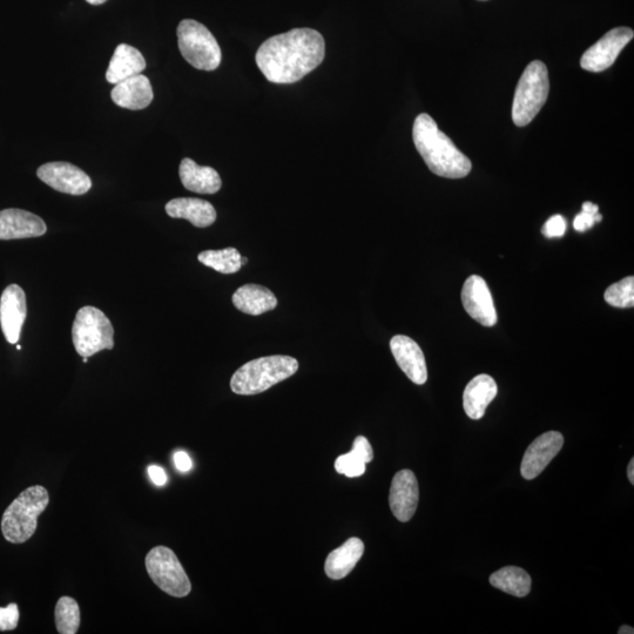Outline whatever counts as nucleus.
<instances>
[{
    "mask_svg": "<svg viewBox=\"0 0 634 634\" xmlns=\"http://www.w3.org/2000/svg\"><path fill=\"white\" fill-rule=\"evenodd\" d=\"M179 175L186 190L198 194H215L220 191V175L212 167L199 166L190 158L181 161Z\"/></svg>",
    "mask_w": 634,
    "mask_h": 634,
    "instance_id": "20",
    "label": "nucleus"
},
{
    "mask_svg": "<svg viewBox=\"0 0 634 634\" xmlns=\"http://www.w3.org/2000/svg\"><path fill=\"white\" fill-rule=\"evenodd\" d=\"M364 553V544L360 538H350L339 549L330 552L325 571L330 579L346 578L355 569Z\"/></svg>",
    "mask_w": 634,
    "mask_h": 634,
    "instance_id": "23",
    "label": "nucleus"
},
{
    "mask_svg": "<svg viewBox=\"0 0 634 634\" xmlns=\"http://www.w3.org/2000/svg\"><path fill=\"white\" fill-rule=\"evenodd\" d=\"M597 214H590L582 211V213L577 215L575 221H573V227H575L577 232L588 231V229L595 226Z\"/></svg>",
    "mask_w": 634,
    "mask_h": 634,
    "instance_id": "32",
    "label": "nucleus"
},
{
    "mask_svg": "<svg viewBox=\"0 0 634 634\" xmlns=\"http://www.w3.org/2000/svg\"><path fill=\"white\" fill-rule=\"evenodd\" d=\"M413 139L429 170L438 177L461 179L471 172L470 159L458 150L429 114L423 113L416 118Z\"/></svg>",
    "mask_w": 634,
    "mask_h": 634,
    "instance_id": "2",
    "label": "nucleus"
},
{
    "mask_svg": "<svg viewBox=\"0 0 634 634\" xmlns=\"http://www.w3.org/2000/svg\"><path fill=\"white\" fill-rule=\"evenodd\" d=\"M299 370V362L292 356L260 357L236 370L231 389L236 395H256L289 379Z\"/></svg>",
    "mask_w": 634,
    "mask_h": 634,
    "instance_id": "3",
    "label": "nucleus"
},
{
    "mask_svg": "<svg viewBox=\"0 0 634 634\" xmlns=\"http://www.w3.org/2000/svg\"><path fill=\"white\" fill-rule=\"evenodd\" d=\"M178 45L182 57L195 69L217 70L222 53L217 39L205 25L193 19H185L178 26Z\"/></svg>",
    "mask_w": 634,
    "mask_h": 634,
    "instance_id": "6",
    "label": "nucleus"
},
{
    "mask_svg": "<svg viewBox=\"0 0 634 634\" xmlns=\"http://www.w3.org/2000/svg\"><path fill=\"white\" fill-rule=\"evenodd\" d=\"M248 259L247 258H241V265L245 266L247 265Z\"/></svg>",
    "mask_w": 634,
    "mask_h": 634,
    "instance_id": "39",
    "label": "nucleus"
},
{
    "mask_svg": "<svg viewBox=\"0 0 634 634\" xmlns=\"http://www.w3.org/2000/svg\"><path fill=\"white\" fill-rule=\"evenodd\" d=\"M498 393L497 383L491 376L482 374L474 377L463 394V408L471 420H481L489 404Z\"/></svg>",
    "mask_w": 634,
    "mask_h": 634,
    "instance_id": "18",
    "label": "nucleus"
},
{
    "mask_svg": "<svg viewBox=\"0 0 634 634\" xmlns=\"http://www.w3.org/2000/svg\"><path fill=\"white\" fill-rule=\"evenodd\" d=\"M627 477H629V480L631 482V484H634V460L632 458L630 464H629V468H627Z\"/></svg>",
    "mask_w": 634,
    "mask_h": 634,
    "instance_id": "36",
    "label": "nucleus"
},
{
    "mask_svg": "<svg viewBox=\"0 0 634 634\" xmlns=\"http://www.w3.org/2000/svg\"><path fill=\"white\" fill-rule=\"evenodd\" d=\"M19 623L18 605L11 603L6 607H0V631H13Z\"/></svg>",
    "mask_w": 634,
    "mask_h": 634,
    "instance_id": "29",
    "label": "nucleus"
},
{
    "mask_svg": "<svg viewBox=\"0 0 634 634\" xmlns=\"http://www.w3.org/2000/svg\"><path fill=\"white\" fill-rule=\"evenodd\" d=\"M74 348L82 357H91L114 347V329L109 317L100 309L80 308L72 327Z\"/></svg>",
    "mask_w": 634,
    "mask_h": 634,
    "instance_id": "7",
    "label": "nucleus"
},
{
    "mask_svg": "<svg viewBox=\"0 0 634 634\" xmlns=\"http://www.w3.org/2000/svg\"><path fill=\"white\" fill-rule=\"evenodd\" d=\"M233 305L240 312L258 316L271 312L278 306V299L271 290L259 285H245L233 295Z\"/></svg>",
    "mask_w": 634,
    "mask_h": 634,
    "instance_id": "22",
    "label": "nucleus"
},
{
    "mask_svg": "<svg viewBox=\"0 0 634 634\" xmlns=\"http://www.w3.org/2000/svg\"><path fill=\"white\" fill-rule=\"evenodd\" d=\"M566 231V220L562 215H553L542 228V233L546 238H561Z\"/></svg>",
    "mask_w": 634,
    "mask_h": 634,
    "instance_id": "30",
    "label": "nucleus"
},
{
    "mask_svg": "<svg viewBox=\"0 0 634 634\" xmlns=\"http://www.w3.org/2000/svg\"><path fill=\"white\" fill-rule=\"evenodd\" d=\"M146 60L141 52L131 45L120 44L106 71V80L117 85L123 80L138 76L146 69Z\"/></svg>",
    "mask_w": 634,
    "mask_h": 634,
    "instance_id": "21",
    "label": "nucleus"
},
{
    "mask_svg": "<svg viewBox=\"0 0 634 634\" xmlns=\"http://www.w3.org/2000/svg\"><path fill=\"white\" fill-rule=\"evenodd\" d=\"M633 37L634 32L630 28H617L607 32L584 53L580 59V66L585 71L596 73L609 69Z\"/></svg>",
    "mask_w": 634,
    "mask_h": 634,
    "instance_id": "9",
    "label": "nucleus"
},
{
    "mask_svg": "<svg viewBox=\"0 0 634 634\" xmlns=\"http://www.w3.org/2000/svg\"><path fill=\"white\" fill-rule=\"evenodd\" d=\"M50 503V495L42 485H35L22 492L2 518V532L6 541L23 544L36 534L38 517Z\"/></svg>",
    "mask_w": 634,
    "mask_h": 634,
    "instance_id": "4",
    "label": "nucleus"
},
{
    "mask_svg": "<svg viewBox=\"0 0 634 634\" xmlns=\"http://www.w3.org/2000/svg\"><path fill=\"white\" fill-rule=\"evenodd\" d=\"M335 469L339 474L349 478L360 477L366 472V463L356 457L353 453H348L336 458Z\"/></svg>",
    "mask_w": 634,
    "mask_h": 634,
    "instance_id": "28",
    "label": "nucleus"
},
{
    "mask_svg": "<svg viewBox=\"0 0 634 634\" xmlns=\"http://www.w3.org/2000/svg\"><path fill=\"white\" fill-rule=\"evenodd\" d=\"M83 361L84 363H87V361H89V357H83Z\"/></svg>",
    "mask_w": 634,
    "mask_h": 634,
    "instance_id": "40",
    "label": "nucleus"
},
{
    "mask_svg": "<svg viewBox=\"0 0 634 634\" xmlns=\"http://www.w3.org/2000/svg\"><path fill=\"white\" fill-rule=\"evenodd\" d=\"M490 583L494 588L515 597L528 596L531 591V577L528 572L517 566H507L492 573Z\"/></svg>",
    "mask_w": 634,
    "mask_h": 634,
    "instance_id": "24",
    "label": "nucleus"
},
{
    "mask_svg": "<svg viewBox=\"0 0 634 634\" xmlns=\"http://www.w3.org/2000/svg\"><path fill=\"white\" fill-rule=\"evenodd\" d=\"M86 2L91 5H103L107 0H86Z\"/></svg>",
    "mask_w": 634,
    "mask_h": 634,
    "instance_id": "38",
    "label": "nucleus"
},
{
    "mask_svg": "<svg viewBox=\"0 0 634 634\" xmlns=\"http://www.w3.org/2000/svg\"><path fill=\"white\" fill-rule=\"evenodd\" d=\"M174 464L181 472H187L193 468L191 457L185 451H178L174 454Z\"/></svg>",
    "mask_w": 634,
    "mask_h": 634,
    "instance_id": "34",
    "label": "nucleus"
},
{
    "mask_svg": "<svg viewBox=\"0 0 634 634\" xmlns=\"http://www.w3.org/2000/svg\"><path fill=\"white\" fill-rule=\"evenodd\" d=\"M148 476H150L152 482L157 485V487H164L167 483V475L163 468L158 467V465H150L147 469Z\"/></svg>",
    "mask_w": 634,
    "mask_h": 634,
    "instance_id": "33",
    "label": "nucleus"
},
{
    "mask_svg": "<svg viewBox=\"0 0 634 634\" xmlns=\"http://www.w3.org/2000/svg\"><path fill=\"white\" fill-rule=\"evenodd\" d=\"M564 445V436L558 431H549L530 444L526 449L521 472L525 480H535L542 474Z\"/></svg>",
    "mask_w": 634,
    "mask_h": 634,
    "instance_id": "12",
    "label": "nucleus"
},
{
    "mask_svg": "<svg viewBox=\"0 0 634 634\" xmlns=\"http://www.w3.org/2000/svg\"><path fill=\"white\" fill-rule=\"evenodd\" d=\"M391 353L408 379L418 386L428 380L426 357L420 346L408 336L396 335L390 341Z\"/></svg>",
    "mask_w": 634,
    "mask_h": 634,
    "instance_id": "15",
    "label": "nucleus"
},
{
    "mask_svg": "<svg viewBox=\"0 0 634 634\" xmlns=\"http://www.w3.org/2000/svg\"><path fill=\"white\" fill-rule=\"evenodd\" d=\"M46 231L44 220L36 214L17 208L0 211V240L38 238Z\"/></svg>",
    "mask_w": 634,
    "mask_h": 634,
    "instance_id": "16",
    "label": "nucleus"
},
{
    "mask_svg": "<svg viewBox=\"0 0 634 634\" xmlns=\"http://www.w3.org/2000/svg\"><path fill=\"white\" fill-rule=\"evenodd\" d=\"M420 501V488L413 471L404 469L395 475L391 483L389 504L393 515L400 522H409L414 517Z\"/></svg>",
    "mask_w": 634,
    "mask_h": 634,
    "instance_id": "13",
    "label": "nucleus"
},
{
    "mask_svg": "<svg viewBox=\"0 0 634 634\" xmlns=\"http://www.w3.org/2000/svg\"><path fill=\"white\" fill-rule=\"evenodd\" d=\"M57 630L60 634H76L80 627V609L76 599L62 597L55 611Z\"/></svg>",
    "mask_w": 634,
    "mask_h": 634,
    "instance_id": "26",
    "label": "nucleus"
},
{
    "mask_svg": "<svg viewBox=\"0 0 634 634\" xmlns=\"http://www.w3.org/2000/svg\"><path fill=\"white\" fill-rule=\"evenodd\" d=\"M550 90L548 67L535 60L526 67L516 87L512 120L518 127L529 125L543 109Z\"/></svg>",
    "mask_w": 634,
    "mask_h": 634,
    "instance_id": "5",
    "label": "nucleus"
},
{
    "mask_svg": "<svg viewBox=\"0 0 634 634\" xmlns=\"http://www.w3.org/2000/svg\"><path fill=\"white\" fill-rule=\"evenodd\" d=\"M482 2H484V0H482Z\"/></svg>",
    "mask_w": 634,
    "mask_h": 634,
    "instance_id": "42",
    "label": "nucleus"
},
{
    "mask_svg": "<svg viewBox=\"0 0 634 634\" xmlns=\"http://www.w3.org/2000/svg\"><path fill=\"white\" fill-rule=\"evenodd\" d=\"M618 633L619 634H633L634 630H633V627L624 625V626L620 627Z\"/></svg>",
    "mask_w": 634,
    "mask_h": 634,
    "instance_id": "37",
    "label": "nucleus"
},
{
    "mask_svg": "<svg viewBox=\"0 0 634 634\" xmlns=\"http://www.w3.org/2000/svg\"><path fill=\"white\" fill-rule=\"evenodd\" d=\"M326 43L320 32L294 29L266 40L256 52V64L268 82L294 84L320 66Z\"/></svg>",
    "mask_w": 634,
    "mask_h": 634,
    "instance_id": "1",
    "label": "nucleus"
},
{
    "mask_svg": "<svg viewBox=\"0 0 634 634\" xmlns=\"http://www.w3.org/2000/svg\"><path fill=\"white\" fill-rule=\"evenodd\" d=\"M26 296L18 285L6 288L0 299V325L6 341L17 345L26 319Z\"/></svg>",
    "mask_w": 634,
    "mask_h": 634,
    "instance_id": "14",
    "label": "nucleus"
},
{
    "mask_svg": "<svg viewBox=\"0 0 634 634\" xmlns=\"http://www.w3.org/2000/svg\"><path fill=\"white\" fill-rule=\"evenodd\" d=\"M153 97L150 79L143 74L123 80L114 86L111 92L114 104L132 111L146 109L152 103Z\"/></svg>",
    "mask_w": 634,
    "mask_h": 634,
    "instance_id": "17",
    "label": "nucleus"
},
{
    "mask_svg": "<svg viewBox=\"0 0 634 634\" xmlns=\"http://www.w3.org/2000/svg\"><path fill=\"white\" fill-rule=\"evenodd\" d=\"M583 211L588 212L590 214H597L599 213V208L597 205L592 204V202H584Z\"/></svg>",
    "mask_w": 634,
    "mask_h": 634,
    "instance_id": "35",
    "label": "nucleus"
},
{
    "mask_svg": "<svg viewBox=\"0 0 634 634\" xmlns=\"http://www.w3.org/2000/svg\"><path fill=\"white\" fill-rule=\"evenodd\" d=\"M145 565L153 583L167 595L175 598L190 595L191 580L173 550L167 546H155L147 553Z\"/></svg>",
    "mask_w": 634,
    "mask_h": 634,
    "instance_id": "8",
    "label": "nucleus"
},
{
    "mask_svg": "<svg viewBox=\"0 0 634 634\" xmlns=\"http://www.w3.org/2000/svg\"><path fill=\"white\" fill-rule=\"evenodd\" d=\"M37 175L47 186L60 193L84 195L92 188L89 175L79 167L63 161L40 166Z\"/></svg>",
    "mask_w": 634,
    "mask_h": 634,
    "instance_id": "10",
    "label": "nucleus"
},
{
    "mask_svg": "<svg viewBox=\"0 0 634 634\" xmlns=\"http://www.w3.org/2000/svg\"><path fill=\"white\" fill-rule=\"evenodd\" d=\"M17 350H22V346L17 345Z\"/></svg>",
    "mask_w": 634,
    "mask_h": 634,
    "instance_id": "41",
    "label": "nucleus"
},
{
    "mask_svg": "<svg viewBox=\"0 0 634 634\" xmlns=\"http://www.w3.org/2000/svg\"><path fill=\"white\" fill-rule=\"evenodd\" d=\"M166 213L174 219H186L199 228L212 226L217 220V211L211 202L197 198L173 199L166 205Z\"/></svg>",
    "mask_w": 634,
    "mask_h": 634,
    "instance_id": "19",
    "label": "nucleus"
},
{
    "mask_svg": "<svg viewBox=\"0 0 634 634\" xmlns=\"http://www.w3.org/2000/svg\"><path fill=\"white\" fill-rule=\"evenodd\" d=\"M462 302L467 313L484 327H494L497 312L487 282L478 275H471L462 290Z\"/></svg>",
    "mask_w": 634,
    "mask_h": 634,
    "instance_id": "11",
    "label": "nucleus"
},
{
    "mask_svg": "<svg viewBox=\"0 0 634 634\" xmlns=\"http://www.w3.org/2000/svg\"><path fill=\"white\" fill-rule=\"evenodd\" d=\"M242 256L235 248H225L221 251L201 252L198 260L209 268L222 274L238 273L242 267Z\"/></svg>",
    "mask_w": 634,
    "mask_h": 634,
    "instance_id": "25",
    "label": "nucleus"
},
{
    "mask_svg": "<svg viewBox=\"0 0 634 634\" xmlns=\"http://www.w3.org/2000/svg\"><path fill=\"white\" fill-rule=\"evenodd\" d=\"M356 457H359L364 463H370L374 460V450L366 437L359 436L355 438L353 449L350 451Z\"/></svg>",
    "mask_w": 634,
    "mask_h": 634,
    "instance_id": "31",
    "label": "nucleus"
},
{
    "mask_svg": "<svg viewBox=\"0 0 634 634\" xmlns=\"http://www.w3.org/2000/svg\"><path fill=\"white\" fill-rule=\"evenodd\" d=\"M605 301L610 306L616 308H632L634 306V278L629 276L613 283L606 289L604 294Z\"/></svg>",
    "mask_w": 634,
    "mask_h": 634,
    "instance_id": "27",
    "label": "nucleus"
}]
</instances>
